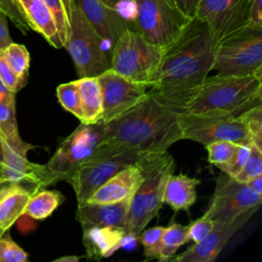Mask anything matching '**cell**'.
I'll use <instances>...</instances> for the list:
<instances>
[{
	"label": "cell",
	"mask_w": 262,
	"mask_h": 262,
	"mask_svg": "<svg viewBox=\"0 0 262 262\" xmlns=\"http://www.w3.org/2000/svg\"><path fill=\"white\" fill-rule=\"evenodd\" d=\"M2 149L1 176L4 181L20 184L29 188L33 193L45 188L44 165L30 162L27 156L13 150L4 141H2Z\"/></svg>",
	"instance_id": "obj_17"
},
{
	"label": "cell",
	"mask_w": 262,
	"mask_h": 262,
	"mask_svg": "<svg viewBox=\"0 0 262 262\" xmlns=\"http://www.w3.org/2000/svg\"><path fill=\"white\" fill-rule=\"evenodd\" d=\"M43 1L45 2L46 6L51 12L54 24L56 26L58 36L63 46L67 38V29H68L67 14H66L63 2L62 0H43Z\"/></svg>",
	"instance_id": "obj_36"
},
{
	"label": "cell",
	"mask_w": 262,
	"mask_h": 262,
	"mask_svg": "<svg viewBox=\"0 0 262 262\" xmlns=\"http://www.w3.org/2000/svg\"><path fill=\"white\" fill-rule=\"evenodd\" d=\"M33 192L17 183L4 181L0 186V229L5 232L24 215Z\"/></svg>",
	"instance_id": "obj_21"
},
{
	"label": "cell",
	"mask_w": 262,
	"mask_h": 262,
	"mask_svg": "<svg viewBox=\"0 0 262 262\" xmlns=\"http://www.w3.org/2000/svg\"><path fill=\"white\" fill-rule=\"evenodd\" d=\"M63 201L64 196L58 190L41 188L31 195L24 215L36 220H43L49 217Z\"/></svg>",
	"instance_id": "obj_26"
},
{
	"label": "cell",
	"mask_w": 262,
	"mask_h": 262,
	"mask_svg": "<svg viewBox=\"0 0 262 262\" xmlns=\"http://www.w3.org/2000/svg\"><path fill=\"white\" fill-rule=\"evenodd\" d=\"M183 110L148 91L136 105L104 126L106 140L143 154L165 151L182 139Z\"/></svg>",
	"instance_id": "obj_2"
},
{
	"label": "cell",
	"mask_w": 262,
	"mask_h": 262,
	"mask_svg": "<svg viewBox=\"0 0 262 262\" xmlns=\"http://www.w3.org/2000/svg\"><path fill=\"white\" fill-rule=\"evenodd\" d=\"M67 14L68 50L79 78L96 77L111 67L105 43L95 32L75 0H62Z\"/></svg>",
	"instance_id": "obj_5"
},
{
	"label": "cell",
	"mask_w": 262,
	"mask_h": 262,
	"mask_svg": "<svg viewBox=\"0 0 262 262\" xmlns=\"http://www.w3.org/2000/svg\"><path fill=\"white\" fill-rule=\"evenodd\" d=\"M0 9L23 34H27L31 30L16 0H0Z\"/></svg>",
	"instance_id": "obj_35"
},
{
	"label": "cell",
	"mask_w": 262,
	"mask_h": 262,
	"mask_svg": "<svg viewBox=\"0 0 262 262\" xmlns=\"http://www.w3.org/2000/svg\"><path fill=\"white\" fill-rule=\"evenodd\" d=\"M250 144H236L230 160L225 164L217 165V167L227 175L235 177L246 163L250 155Z\"/></svg>",
	"instance_id": "obj_34"
},
{
	"label": "cell",
	"mask_w": 262,
	"mask_h": 262,
	"mask_svg": "<svg viewBox=\"0 0 262 262\" xmlns=\"http://www.w3.org/2000/svg\"><path fill=\"white\" fill-rule=\"evenodd\" d=\"M24 12L31 30L41 34L54 48H61L62 43L50 10L43 0H16Z\"/></svg>",
	"instance_id": "obj_22"
},
{
	"label": "cell",
	"mask_w": 262,
	"mask_h": 262,
	"mask_svg": "<svg viewBox=\"0 0 262 262\" xmlns=\"http://www.w3.org/2000/svg\"><path fill=\"white\" fill-rule=\"evenodd\" d=\"M0 79L3 84L13 93L20 90L25 84L14 75V73L9 68L3 53V49H0Z\"/></svg>",
	"instance_id": "obj_39"
},
{
	"label": "cell",
	"mask_w": 262,
	"mask_h": 262,
	"mask_svg": "<svg viewBox=\"0 0 262 262\" xmlns=\"http://www.w3.org/2000/svg\"><path fill=\"white\" fill-rule=\"evenodd\" d=\"M251 0H200L194 16L210 29L215 43L249 27Z\"/></svg>",
	"instance_id": "obj_13"
},
{
	"label": "cell",
	"mask_w": 262,
	"mask_h": 262,
	"mask_svg": "<svg viewBox=\"0 0 262 262\" xmlns=\"http://www.w3.org/2000/svg\"><path fill=\"white\" fill-rule=\"evenodd\" d=\"M144 155L146 154L115 144L104 137L68 180L76 193L78 205L86 203L111 177L124 168L135 165Z\"/></svg>",
	"instance_id": "obj_6"
},
{
	"label": "cell",
	"mask_w": 262,
	"mask_h": 262,
	"mask_svg": "<svg viewBox=\"0 0 262 262\" xmlns=\"http://www.w3.org/2000/svg\"><path fill=\"white\" fill-rule=\"evenodd\" d=\"M182 14L188 18H192L195 14L196 6L200 0H168Z\"/></svg>",
	"instance_id": "obj_40"
},
{
	"label": "cell",
	"mask_w": 262,
	"mask_h": 262,
	"mask_svg": "<svg viewBox=\"0 0 262 262\" xmlns=\"http://www.w3.org/2000/svg\"><path fill=\"white\" fill-rule=\"evenodd\" d=\"M250 155L244 164L241 171L233 178L241 182H248L249 180L262 175V147L255 143L250 144Z\"/></svg>",
	"instance_id": "obj_30"
},
{
	"label": "cell",
	"mask_w": 262,
	"mask_h": 262,
	"mask_svg": "<svg viewBox=\"0 0 262 262\" xmlns=\"http://www.w3.org/2000/svg\"><path fill=\"white\" fill-rule=\"evenodd\" d=\"M212 70L221 75H262V28L249 26L217 42Z\"/></svg>",
	"instance_id": "obj_8"
},
{
	"label": "cell",
	"mask_w": 262,
	"mask_h": 262,
	"mask_svg": "<svg viewBox=\"0 0 262 262\" xmlns=\"http://www.w3.org/2000/svg\"><path fill=\"white\" fill-rule=\"evenodd\" d=\"M262 75L207 77L188 101L185 113L225 112L239 115L261 104Z\"/></svg>",
	"instance_id": "obj_3"
},
{
	"label": "cell",
	"mask_w": 262,
	"mask_h": 262,
	"mask_svg": "<svg viewBox=\"0 0 262 262\" xmlns=\"http://www.w3.org/2000/svg\"><path fill=\"white\" fill-rule=\"evenodd\" d=\"M249 26L262 28V0H251Z\"/></svg>",
	"instance_id": "obj_41"
},
{
	"label": "cell",
	"mask_w": 262,
	"mask_h": 262,
	"mask_svg": "<svg viewBox=\"0 0 262 262\" xmlns=\"http://www.w3.org/2000/svg\"><path fill=\"white\" fill-rule=\"evenodd\" d=\"M77 83L84 117L82 123L96 124L100 122L102 116V94L97 76L79 78Z\"/></svg>",
	"instance_id": "obj_24"
},
{
	"label": "cell",
	"mask_w": 262,
	"mask_h": 262,
	"mask_svg": "<svg viewBox=\"0 0 262 262\" xmlns=\"http://www.w3.org/2000/svg\"><path fill=\"white\" fill-rule=\"evenodd\" d=\"M6 18L7 16L0 9V49H4L12 42V39L9 35Z\"/></svg>",
	"instance_id": "obj_42"
},
{
	"label": "cell",
	"mask_w": 262,
	"mask_h": 262,
	"mask_svg": "<svg viewBox=\"0 0 262 262\" xmlns=\"http://www.w3.org/2000/svg\"><path fill=\"white\" fill-rule=\"evenodd\" d=\"M215 40L198 17L189 19L180 34L163 48L148 91L185 112L188 101L212 71Z\"/></svg>",
	"instance_id": "obj_1"
},
{
	"label": "cell",
	"mask_w": 262,
	"mask_h": 262,
	"mask_svg": "<svg viewBox=\"0 0 262 262\" xmlns=\"http://www.w3.org/2000/svg\"><path fill=\"white\" fill-rule=\"evenodd\" d=\"M28 253L5 231L0 236V262H27Z\"/></svg>",
	"instance_id": "obj_31"
},
{
	"label": "cell",
	"mask_w": 262,
	"mask_h": 262,
	"mask_svg": "<svg viewBox=\"0 0 262 262\" xmlns=\"http://www.w3.org/2000/svg\"><path fill=\"white\" fill-rule=\"evenodd\" d=\"M179 125L182 139L196 141L205 146L217 140H228L237 144L254 143L243 113H183Z\"/></svg>",
	"instance_id": "obj_9"
},
{
	"label": "cell",
	"mask_w": 262,
	"mask_h": 262,
	"mask_svg": "<svg viewBox=\"0 0 262 262\" xmlns=\"http://www.w3.org/2000/svg\"><path fill=\"white\" fill-rule=\"evenodd\" d=\"M3 53L11 71L26 84L30 68V53L26 46L11 42L3 49Z\"/></svg>",
	"instance_id": "obj_28"
},
{
	"label": "cell",
	"mask_w": 262,
	"mask_h": 262,
	"mask_svg": "<svg viewBox=\"0 0 262 262\" xmlns=\"http://www.w3.org/2000/svg\"><path fill=\"white\" fill-rule=\"evenodd\" d=\"M142 180V173L135 165L128 166L116 173L86 201L90 204L119 203L132 198Z\"/></svg>",
	"instance_id": "obj_18"
},
{
	"label": "cell",
	"mask_w": 262,
	"mask_h": 262,
	"mask_svg": "<svg viewBox=\"0 0 262 262\" xmlns=\"http://www.w3.org/2000/svg\"><path fill=\"white\" fill-rule=\"evenodd\" d=\"M83 256H63L54 260V262H78Z\"/></svg>",
	"instance_id": "obj_46"
},
{
	"label": "cell",
	"mask_w": 262,
	"mask_h": 262,
	"mask_svg": "<svg viewBox=\"0 0 262 262\" xmlns=\"http://www.w3.org/2000/svg\"><path fill=\"white\" fill-rule=\"evenodd\" d=\"M0 101L3 102H15V93L8 90L0 79Z\"/></svg>",
	"instance_id": "obj_44"
},
{
	"label": "cell",
	"mask_w": 262,
	"mask_h": 262,
	"mask_svg": "<svg viewBox=\"0 0 262 262\" xmlns=\"http://www.w3.org/2000/svg\"><path fill=\"white\" fill-rule=\"evenodd\" d=\"M103 122L96 124L81 123L58 144L55 152L44 165L45 187L58 181H68L75 170L94 151L104 138Z\"/></svg>",
	"instance_id": "obj_10"
},
{
	"label": "cell",
	"mask_w": 262,
	"mask_h": 262,
	"mask_svg": "<svg viewBox=\"0 0 262 262\" xmlns=\"http://www.w3.org/2000/svg\"><path fill=\"white\" fill-rule=\"evenodd\" d=\"M3 182H4V180H3V179H2V178H1V179H0V186H1V185H2V183H3ZM3 233H4V232H3V231H2V230H1V229H0V236H1V235H2V234H3Z\"/></svg>",
	"instance_id": "obj_48"
},
{
	"label": "cell",
	"mask_w": 262,
	"mask_h": 262,
	"mask_svg": "<svg viewBox=\"0 0 262 262\" xmlns=\"http://www.w3.org/2000/svg\"><path fill=\"white\" fill-rule=\"evenodd\" d=\"M130 200L112 204L84 203L78 205L75 218L82 228L90 226H119L126 229Z\"/></svg>",
	"instance_id": "obj_19"
},
{
	"label": "cell",
	"mask_w": 262,
	"mask_h": 262,
	"mask_svg": "<svg viewBox=\"0 0 262 262\" xmlns=\"http://www.w3.org/2000/svg\"><path fill=\"white\" fill-rule=\"evenodd\" d=\"M249 130L253 136L254 143L262 147V106L258 104L243 113Z\"/></svg>",
	"instance_id": "obj_37"
},
{
	"label": "cell",
	"mask_w": 262,
	"mask_h": 262,
	"mask_svg": "<svg viewBox=\"0 0 262 262\" xmlns=\"http://www.w3.org/2000/svg\"><path fill=\"white\" fill-rule=\"evenodd\" d=\"M102 94L101 122L107 124L121 116L148 93V86L128 80L108 69L97 76Z\"/></svg>",
	"instance_id": "obj_14"
},
{
	"label": "cell",
	"mask_w": 262,
	"mask_h": 262,
	"mask_svg": "<svg viewBox=\"0 0 262 262\" xmlns=\"http://www.w3.org/2000/svg\"><path fill=\"white\" fill-rule=\"evenodd\" d=\"M75 1L95 32L105 44H108L111 52L119 37L126 30L133 29L131 20L126 18L118 10L106 6L99 0Z\"/></svg>",
	"instance_id": "obj_16"
},
{
	"label": "cell",
	"mask_w": 262,
	"mask_h": 262,
	"mask_svg": "<svg viewBox=\"0 0 262 262\" xmlns=\"http://www.w3.org/2000/svg\"><path fill=\"white\" fill-rule=\"evenodd\" d=\"M106 6L118 10L121 14H123V9L126 8L132 10V16H133V0H99Z\"/></svg>",
	"instance_id": "obj_43"
},
{
	"label": "cell",
	"mask_w": 262,
	"mask_h": 262,
	"mask_svg": "<svg viewBox=\"0 0 262 262\" xmlns=\"http://www.w3.org/2000/svg\"><path fill=\"white\" fill-rule=\"evenodd\" d=\"M189 19L168 0H133V29L162 48L180 34Z\"/></svg>",
	"instance_id": "obj_11"
},
{
	"label": "cell",
	"mask_w": 262,
	"mask_h": 262,
	"mask_svg": "<svg viewBox=\"0 0 262 262\" xmlns=\"http://www.w3.org/2000/svg\"><path fill=\"white\" fill-rule=\"evenodd\" d=\"M163 48L147 42L137 31L126 30L111 52L110 69L122 77L149 87L161 61Z\"/></svg>",
	"instance_id": "obj_7"
},
{
	"label": "cell",
	"mask_w": 262,
	"mask_h": 262,
	"mask_svg": "<svg viewBox=\"0 0 262 262\" xmlns=\"http://www.w3.org/2000/svg\"><path fill=\"white\" fill-rule=\"evenodd\" d=\"M136 165L142 180L133 193L128 208L126 230L128 236L136 238L161 210L166 182L175 170L173 157L168 150L144 155Z\"/></svg>",
	"instance_id": "obj_4"
},
{
	"label": "cell",
	"mask_w": 262,
	"mask_h": 262,
	"mask_svg": "<svg viewBox=\"0 0 262 262\" xmlns=\"http://www.w3.org/2000/svg\"><path fill=\"white\" fill-rule=\"evenodd\" d=\"M0 139L13 150L25 156L35 147L24 141L19 135L15 116V102L0 101Z\"/></svg>",
	"instance_id": "obj_25"
},
{
	"label": "cell",
	"mask_w": 262,
	"mask_h": 262,
	"mask_svg": "<svg viewBox=\"0 0 262 262\" xmlns=\"http://www.w3.org/2000/svg\"><path fill=\"white\" fill-rule=\"evenodd\" d=\"M2 178V176H1V165H0V179Z\"/></svg>",
	"instance_id": "obj_49"
},
{
	"label": "cell",
	"mask_w": 262,
	"mask_h": 262,
	"mask_svg": "<svg viewBox=\"0 0 262 262\" xmlns=\"http://www.w3.org/2000/svg\"><path fill=\"white\" fill-rule=\"evenodd\" d=\"M258 209L249 210L235 219L226 222H216L210 233L199 243H194L182 254L173 256V262H213L230 237L241 229Z\"/></svg>",
	"instance_id": "obj_15"
},
{
	"label": "cell",
	"mask_w": 262,
	"mask_h": 262,
	"mask_svg": "<svg viewBox=\"0 0 262 262\" xmlns=\"http://www.w3.org/2000/svg\"><path fill=\"white\" fill-rule=\"evenodd\" d=\"M214 226V222L208 216V214H204L202 217L192 221L188 225V237L189 241L193 243H199L203 238H205Z\"/></svg>",
	"instance_id": "obj_38"
},
{
	"label": "cell",
	"mask_w": 262,
	"mask_h": 262,
	"mask_svg": "<svg viewBox=\"0 0 262 262\" xmlns=\"http://www.w3.org/2000/svg\"><path fill=\"white\" fill-rule=\"evenodd\" d=\"M253 190H255L258 193L262 194V175L257 176L251 180H249L248 182H246Z\"/></svg>",
	"instance_id": "obj_45"
},
{
	"label": "cell",
	"mask_w": 262,
	"mask_h": 262,
	"mask_svg": "<svg viewBox=\"0 0 262 262\" xmlns=\"http://www.w3.org/2000/svg\"><path fill=\"white\" fill-rule=\"evenodd\" d=\"M3 162V149H2V141L0 139V165H2Z\"/></svg>",
	"instance_id": "obj_47"
},
{
	"label": "cell",
	"mask_w": 262,
	"mask_h": 262,
	"mask_svg": "<svg viewBox=\"0 0 262 262\" xmlns=\"http://www.w3.org/2000/svg\"><path fill=\"white\" fill-rule=\"evenodd\" d=\"M237 143L228 140H217L207 144L205 147L208 150V161L215 166L227 163Z\"/></svg>",
	"instance_id": "obj_33"
},
{
	"label": "cell",
	"mask_w": 262,
	"mask_h": 262,
	"mask_svg": "<svg viewBox=\"0 0 262 262\" xmlns=\"http://www.w3.org/2000/svg\"><path fill=\"white\" fill-rule=\"evenodd\" d=\"M56 96L60 105L66 111L77 117L82 123L84 117L80 101L77 80L58 85L56 88Z\"/></svg>",
	"instance_id": "obj_29"
},
{
	"label": "cell",
	"mask_w": 262,
	"mask_h": 262,
	"mask_svg": "<svg viewBox=\"0 0 262 262\" xmlns=\"http://www.w3.org/2000/svg\"><path fill=\"white\" fill-rule=\"evenodd\" d=\"M82 243L88 260H100L110 257L128 236L124 227L90 226L82 228Z\"/></svg>",
	"instance_id": "obj_20"
},
{
	"label": "cell",
	"mask_w": 262,
	"mask_h": 262,
	"mask_svg": "<svg viewBox=\"0 0 262 262\" xmlns=\"http://www.w3.org/2000/svg\"><path fill=\"white\" fill-rule=\"evenodd\" d=\"M165 229L166 227L164 226H155L148 229L144 228L137 235L136 239L143 246V255L146 259H156L158 247Z\"/></svg>",
	"instance_id": "obj_32"
},
{
	"label": "cell",
	"mask_w": 262,
	"mask_h": 262,
	"mask_svg": "<svg viewBox=\"0 0 262 262\" xmlns=\"http://www.w3.org/2000/svg\"><path fill=\"white\" fill-rule=\"evenodd\" d=\"M189 242L188 225L171 223L166 227L160 241L156 259L161 262L169 261L177 252V250Z\"/></svg>",
	"instance_id": "obj_27"
},
{
	"label": "cell",
	"mask_w": 262,
	"mask_h": 262,
	"mask_svg": "<svg viewBox=\"0 0 262 262\" xmlns=\"http://www.w3.org/2000/svg\"><path fill=\"white\" fill-rule=\"evenodd\" d=\"M261 203V193L221 171L206 214L214 223L231 221L249 210L259 209Z\"/></svg>",
	"instance_id": "obj_12"
},
{
	"label": "cell",
	"mask_w": 262,
	"mask_h": 262,
	"mask_svg": "<svg viewBox=\"0 0 262 262\" xmlns=\"http://www.w3.org/2000/svg\"><path fill=\"white\" fill-rule=\"evenodd\" d=\"M200 182L199 179L185 174H171L166 182L163 202L176 212L188 211L196 200L195 188Z\"/></svg>",
	"instance_id": "obj_23"
}]
</instances>
